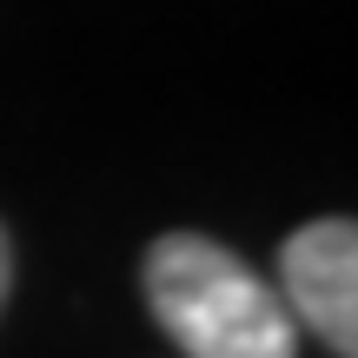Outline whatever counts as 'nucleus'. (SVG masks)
I'll return each mask as SVG.
<instances>
[{
	"label": "nucleus",
	"mask_w": 358,
	"mask_h": 358,
	"mask_svg": "<svg viewBox=\"0 0 358 358\" xmlns=\"http://www.w3.org/2000/svg\"><path fill=\"white\" fill-rule=\"evenodd\" d=\"M146 306L186 358H299L285 299L199 232H166L146 252Z\"/></svg>",
	"instance_id": "1"
},
{
	"label": "nucleus",
	"mask_w": 358,
	"mask_h": 358,
	"mask_svg": "<svg viewBox=\"0 0 358 358\" xmlns=\"http://www.w3.org/2000/svg\"><path fill=\"white\" fill-rule=\"evenodd\" d=\"M279 285L292 325L319 332L338 358H358V232L352 219H312L285 239Z\"/></svg>",
	"instance_id": "2"
},
{
	"label": "nucleus",
	"mask_w": 358,
	"mask_h": 358,
	"mask_svg": "<svg viewBox=\"0 0 358 358\" xmlns=\"http://www.w3.org/2000/svg\"><path fill=\"white\" fill-rule=\"evenodd\" d=\"M7 285H13V245H7V232H0V306H7Z\"/></svg>",
	"instance_id": "3"
}]
</instances>
